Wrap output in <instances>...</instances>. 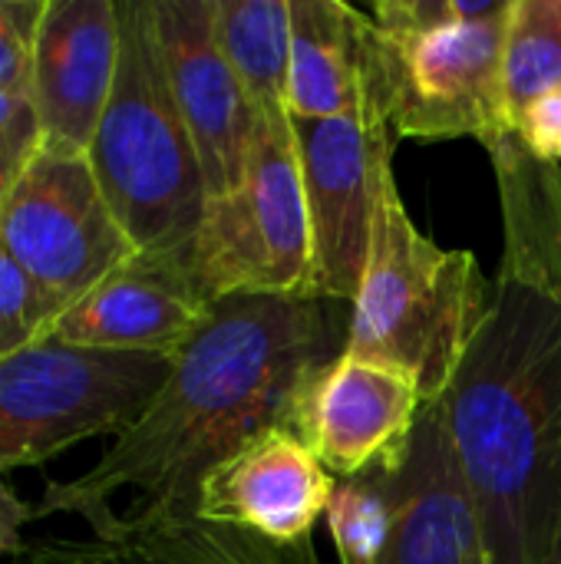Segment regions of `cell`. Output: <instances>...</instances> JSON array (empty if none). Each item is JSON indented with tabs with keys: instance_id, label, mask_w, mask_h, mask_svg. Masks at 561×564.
I'll return each instance as SVG.
<instances>
[{
	"instance_id": "obj_1",
	"label": "cell",
	"mask_w": 561,
	"mask_h": 564,
	"mask_svg": "<svg viewBox=\"0 0 561 564\" xmlns=\"http://www.w3.org/2000/svg\"><path fill=\"white\" fill-rule=\"evenodd\" d=\"M489 159L503 261L486 321L443 403L493 564H559L561 165L539 162L519 135Z\"/></svg>"
},
{
	"instance_id": "obj_2",
	"label": "cell",
	"mask_w": 561,
	"mask_h": 564,
	"mask_svg": "<svg viewBox=\"0 0 561 564\" xmlns=\"http://www.w3.org/2000/svg\"><path fill=\"white\" fill-rule=\"evenodd\" d=\"M350 304L324 297H222L175 354L149 410L69 482H46L33 519L112 512V496L139 492L132 512L195 516L205 473L265 426H298L317 373L347 347Z\"/></svg>"
},
{
	"instance_id": "obj_3",
	"label": "cell",
	"mask_w": 561,
	"mask_h": 564,
	"mask_svg": "<svg viewBox=\"0 0 561 564\" xmlns=\"http://www.w3.org/2000/svg\"><path fill=\"white\" fill-rule=\"evenodd\" d=\"M489 297L493 284L470 251L440 248L413 225L390 169L380 182L344 354L410 377L423 406L440 403L486 321Z\"/></svg>"
},
{
	"instance_id": "obj_4",
	"label": "cell",
	"mask_w": 561,
	"mask_h": 564,
	"mask_svg": "<svg viewBox=\"0 0 561 564\" xmlns=\"http://www.w3.org/2000/svg\"><path fill=\"white\" fill-rule=\"evenodd\" d=\"M116 10V83L86 159L139 254H188L208 208L198 149L169 86L152 0Z\"/></svg>"
},
{
	"instance_id": "obj_5",
	"label": "cell",
	"mask_w": 561,
	"mask_h": 564,
	"mask_svg": "<svg viewBox=\"0 0 561 564\" xmlns=\"http://www.w3.org/2000/svg\"><path fill=\"white\" fill-rule=\"evenodd\" d=\"M172 360L50 340L0 360V476L83 440L122 436L165 387Z\"/></svg>"
},
{
	"instance_id": "obj_6",
	"label": "cell",
	"mask_w": 561,
	"mask_h": 564,
	"mask_svg": "<svg viewBox=\"0 0 561 564\" xmlns=\"http://www.w3.org/2000/svg\"><path fill=\"white\" fill-rule=\"evenodd\" d=\"M188 264L212 301L308 297L311 228L291 116L258 119L245 175L208 202Z\"/></svg>"
},
{
	"instance_id": "obj_7",
	"label": "cell",
	"mask_w": 561,
	"mask_h": 564,
	"mask_svg": "<svg viewBox=\"0 0 561 564\" xmlns=\"http://www.w3.org/2000/svg\"><path fill=\"white\" fill-rule=\"evenodd\" d=\"M0 245L36 284L53 324L139 254L89 159L43 145L0 202Z\"/></svg>"
},
{
	"instance_id": "obj_8",
	"label": "cell",
	"mask_w": 561,
	"mask_h": 564,
	"mask_svg": "<svg viewBox=\"0 0 561 564\" xmlns=\"http://www.w3.org/2000/svg\"><path fill=\"white\" fill-rule=\"evenodd\" d=\"M509 13L430 33H384L390 46L387 122L397 139H476L493 152L516 132L503 76Z\"/></svg>"
},
{
	"instance_id": "obj_9",
	"label": "cell",
	"mask_w": 561,
	"mask_h": 564,
	"mask_svg": "<svg viewBox=\"0 0 561 564\" xmlns=\"http://www.w3.org/2000/svg\"><path fill=\"white\" fill-rule=\"evenodd\" d=\"M301 152L311 288L308 297L354 304L384 175L393 169V129L377 116L291 119Z\"/></svg>"
},
{
	"instance_id": "obj_10",
	"label": "cell",
	"mask_w": 561,
	"mask_h": 564,
	"mask_svg": "<svg viewBox=\"0 0 561 564\" xmlns=\"http://www.w3.org/2000/svg\"><path fill=\"white\" fill-rule=\"evenodd\" d=\"M367 476L384 502V532L370 564H493L443 400L423 406L407 446Z\"/></svg>"
},
{
	"instance_id": "obj_11",
	"label": "cell",
	"mask_w": 561,
	"mask_h": 564,
	"mask_svg": "<svg viewBox=\"0 0 561 564\" xmlns=\"http://www.w3.org/2000/svg\"><path fill=\"white\" fill-rule=\"evenodd\" d=\"M337 486L301 430L278 423L248 436L205 473L195 492V519L274 549H301L327 516Z\"/></svg>"
},
{
	"instance_id": "obj_12",
	"label": "cell",
	"mask_w": 561,
	"mask_h": 564,
	"mask_svg": "<svg viewBox=\"0 0 561 564\" xmlns=\"http://www.w3.org/2000/svg\"><path fill=\"white\" fill-rule=\"evenodd\" d=\"M152 17L169 86L198 149L212 202L241 182L261 116L218 43L215 0H152Z\"/></svg>"
},
{
	"instance_id": "obj_13",
	"label": "cell",
	"mask_w": 561,
	"mask_h": 564,
	"mask_svg": "<svg viewBox=\"0 0 561 564\" xmlns=\"http://www.w3.org/2000/svg\"><path fill=\"white\" fill-rule=\"evenodd\" d=\"M212 304L188 254H136L66 307L46 340L83 350L175 357Z\"/></svg>"
},
{
	"instance_id": "obj_14",
	"label": "cell",
	"mask_w": 561,
	"mask_h": 564,
	"mask_svg": "<svg viewBox=\"0 0 561 564\" xmlns=\"http://www.w3.org/2000/svg\"><path fill=\"white\" fill-rule=\"evenodd\" d=\"M119 66L116 0H46L33 56L43 149L86 155Z\"/></svg>"
},
{
	"instance_id": "obj_15",
	"label": "cell",
	"mask_w": 561,
	"mask_h": 564,
	"mask_svg": "<svg viewBox=\"0 0 561 564\" xmlns=\"http://www.w3.org/2000/svg\"><path fill=\"white\" fill-rule=\"evenodd\" d=\"M390 112V46L370 13L341 0H291V119ZM390 126V122H387Z\"/></svg>"
},
{
	"instance_id": "obj_16",
	"label": "cell",
	"mask_w": 561,
	"mask_h": 564,
	"mask_svg": "<svg viewBox=\"0 0 561 564\" xmlns=\"http://www.w3.org/2000/svg\"><path fill=\"white\" fill-rule=\"evenodd\" d=\"M423 400L410 377L341 354L311 383L298 430L337 482L357 479L377 463L397 456L417 420Z\"/></svg>"
},
{
	"instance_id": "obj_17",
	"label": "cell",
	"mask_w": 561,
	"mask_h": 564,
	"mask_svg": "<svg viewBox=\"0 0 561 564\" xmlns=\"http://www.w3.org/2000/svg\"><path fill=\"white\" fill-rule=\"evenodd\" d=\"M93 539H40L13 564H284L291 549L208 525L195 516L106 512Z\"/></svg>"
},
{
	"instance_id": "obj_18",
	"label": "cell",
	"mask_w": 561,
	"mask_h": 564,
	"mask_svg": "<svg viewBox=\"0 0 561 564\" xmlns=\"http://www.w3.org/2000/svg\"><path fill=\"white\" fill-rule=\"evenodd\" d=\"M215 33L258 116H288L291 0H215Z\"/></svg>"
},
{
	"instance_id": "obj_19",
	"label": "cell",
	"mask_w": 561,
	"mask_h": 564,
	"mask_svg": "<svg viewBox=\"0 0 561 564\" xmlns=\"http://www.w3.org/2000/svg\"><path fill=\"white\" fill-rule=\"evenodd\" d=\"M503 76L509 119L561 86V0H513Z\"/></svg>"
},
{
	"instance_id": "obj_20",
	"label": "cell",
	"mask_w": 561,
	"mask_h": 564,
	"mask_svg": "<svg viewBox=\"0 0 561 564\" xmlns=\"http://www.w3.org/2000/svg\"><path fill=\"white\" fill-rule=\"evenodd\" d=\"M53 317L26 271L0 245V360L46 340Z\"/></svg>"
},
{
	"instance_id": "obj_21",
	"label": "cell",
	"mask_w": 561,
	"mask_h": 564,
	"mask_svg": "<svg viewBox=\"0 0 561 564\" xmlns=\"http://www.w3.org/2000/svg\"><path fill=\"white\" fill-rule=\"evenodd\" d=\"M513 0H380L370 17L384 33H430L443 26L486 23L509 13Z\"/></svg>"
},
{
	"instance_id": "obj_22",
	"label": "cell",
	"mask_w": 561,
	"mask_h": 564,
	"mask_svg": "<svg viewBox=\"0 0 561 564\" xmlns=\"http://www.w3.org/2000/svg\"><path fill=\"white\" fill-rule=\"evenodd\" d=\"M46 0H0V93L33 102V56Z\"/></svg>"
},
{
	"instance_id": "obj_23",
	"label": "cell",
	"mask_w": 561,
	"mask_h": 564,
	"mask_svg": "<svg viewBox=\"0 0 561 564\" xmlns=\"http://www.w3.org/2000/svg\"><path fill=\"white\" fill-rule=\"evenodd\" d=\"M43 132L30 99H17L0 93V202L30 159L40 152Z\"/></svg>"
},
{
	"instance_id": "obj_24",
	"label": "cell",
	"mask_w": 561,
	"mask_h": 564,
	"mask_svg": "<svg viewBox=\"0 0 561 564\" xmlns=\"http://www.w3.org/2000/svg\"><path fill=\"white\" fill-rule=\"evenodd\" d=\"M513 129L539 162L561 165V86L536 96L513 119Z\"/></svg>"
},
{
	"instance_id": "obj_25",
	"label": "cell",
	"mask_w": 561,
	"mask_h": 564,
	"mask_svg": "<svg viewBox=\"0 0 561 564\" xmlns=\"http://www.w3.org/2000/svg\"><path fill=\"white\" fill-rule=\"evenodd\" d=\"M33 522V506L23 502L0 476V562L17 558L26 542H23V525Z\"/></svg>"
},
{
	"instance_id": "obj_26",
	"label": "cell",
	"mask_w": 561,
	"mask_h": 564,
	"mask_svg": "<svg viewBox=\"0 0 561 564\" xmlns=\"http://www.w3.org/2000/svg\"><path fill=\"white\" fill-rule=\"evenodd\" d=\"M284 564H317L314 562V552H311V542L301 545V549H291V555L284 558Z\"/></svg>"
},
{
	"instance_id": "obj_27",
	"label": "cell",
	"mask_w": 561,
	"mask_h": 564,
	"mask_svg": "<svg viewBox=\"0 0 561 564\" xmlns=\"http://www.w3.org/2000/svg\"><path fill=\"white\" fill-rule=\"evenodd\" d=\"M341 564H367V562H350V558H347V562H341Z\"/></svg>"
},
{
	"instance_id": "obj_28",
	"label": "cell",
	"mask_w": 561,
	"mask_h": 564,
	"mask_svg": "<svg viewBox=\"0 0 561 564\" xmlns=\"http://www.w3.org/2000/svg\"><path fill=\"white\" fill-rule=\"evenodd\" d=\"M559 564H561V555H559Z\"/></svg>"
}]
</instances>
